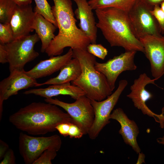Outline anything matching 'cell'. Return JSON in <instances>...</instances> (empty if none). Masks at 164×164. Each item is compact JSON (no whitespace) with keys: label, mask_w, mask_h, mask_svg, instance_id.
<instances>
[{"label":"cell","mask_w":164,"mask_h":164,"mask_svg":"<svg viewBox=\"0 0 164 164\" xmlns=\"http://www.w3.org/2000/svg\"><path fill=\"white\" fill-rule=\"evenodd\" d=\"M33 102L11 115L9 121L18 129L32 135H43L56 130L64 122L73 123L67 113L49 103Z\"/></svg>","instance_id":"cell-1"},{"label":"cell","mask_w":164,"mask_h":164,"mask_svg":"<svg viewBox=\"0 0 164 164\" xmlns=\"http://www.w3.org/2000/svg\"><path fill=\"white\" fill-rule=\"evenodd\" d=\"M53 0L54 5L51 7L52 10L59 32L45 52L48 56H52L60 55L67 47L73 50H87L91 40L77 26L71 0Z\"/></svg>","instance_id":"cell-2"},{"label":"cell","mask_w":164,"mask_h":164,"mask_svg":"<svg viewBox=\"0 0 164 164\" xmlns=\"http://www.w3.org/2000/svg\"><path fill=\"white\" fill-rule=\"evenodd\" d=\"M95 12L98 19L96 26L111 46L121 47L125 51L144 54L142 43L132 30L127 12L113 7L97 9Z\"/></svg>","instance_id":"cell-3"},{"label":"cell","mask_w":164,"mask_h":164,"mask_svg":"<svg viewBox=\"0 0 164 164\" xmlns=\"http://www.w3.org/2000/svg\"><path fill=\"white\" fill-rule=\"evenodd\" d=\"M73 58L79 61L81 69L80 76L71 81L72 84L77 86L85 93L91 100L100 101L112 94L105 76L95 67V56L87 50H73Z\"/></svg>","instance_id":"cell-4"},{"label":"cell","mask_w":164,"mask_h":164,"mask_svg":"<svg viewBox=\"0 0 164 164\" xmlns=\"http://www.w3.org/2000/svg\"><path fill=\"white\" fill-rule=\"evenodd\" d=\"M153 7L142 0H137L127 12L132 30L139 39L148 35H162L158 23L151 13Z\"/></svg>","instance_id":"cell-5"},{"label":"cell","mask_w":164,"mask_h":164,"mask_svg":"<svg viewBox=\"0 0 164 164\" xmlns=\"http://www.w3.org/2000/svg\"><path fill=\"white\" fill-rule=\"evenodd\" d=\"M39 39L38 35L35 33L14 39L4 44L10 72L24 70V67L27 63L39 56V53L34 48Z\"/></svg>","instance_id":"cell-6"},{"label":"cell","mask_w":164,"mask_h":164,"mask_svg":"<svg viewBox=\"0 0 164 164\" xmlns=\"http://www.w3.org/2000/svg\"><path fill=\"white\" fill-rule=\"evenodd\" d=\"M62 141L58 135L48 137H34L21 132L19 138V149L26 164H32L46 150L59 151Z\"/></svg>","instance_id":"cell-7"},{"label":"cell","mask_w":164,"mask_h":164,"mask_svg":"<svg viewBox=\"0 0 164 164\" xmlns=\"http://www.w3.org/2000/svg\"><path fill=\"white\" fill-rule=\"evenodd\" d=\"M44 101L64 109L84 135L88 134L94 121V112L91 99L86 96L80 97L72 103H66L56 98H46Z\"/></svg>","instance_id":"cell-8"},{"label":"cell","mask_w":164,"mask_h":164,"mask_svg":"<svg viewBox=\"0 0 164 164\" xmlns=\"http://www.w3.org/2000/svg\"><path fill=\"white\" fill-rule=\"evenodd\" d=\"M125 80H120L116 90L105 100H91L94 112V119L88 135L91 139H96L103 128L110 122V116L122 93L128 85Z\"/></svg>","instance_id":"cell-9"},{"label":"cell","mask_w":164,"mask_h":164,"mask_svg":"<svg viewBox=\"0 0 164 164\" xmlns=\"http://www.w3.org/2000/svg\"><path fill=\"white\" fill-rule=\"evenodd\" d=\"M155 79H151L145 73L141 74L134 81L131 86V92L127 95L133 103L134 106L140 110L144 115L153 118L155 121L159 123L160 127H164V114H157L152 111L147 106L146 103L153 97L152 94L145 89L149 84L158 86L155 83Z\"/></svg>","instance_id":"cell-10"},{"label":"cell","mask_w":164,"mask_h":164,"mask_svg":"<svg viewBox=\"0 0 164 164\" xmlns=\"http://www.w3.org/2000/svg\"><path fill=\"white\" fill-rule=\"evenodd\" d=\"M136 51H125L119 55L110 59L106 62L100 63L97 61L95 69L106 77L111 90L115 87L116 81L119 75L126 71L135 70L137 66L134 62Z\"/></svg>","instance_id":"cell-11"},{"label":"cell","mask_w":164,"mask_h":164,"mask_svg":"<svg viewBox=\"0 0 164 164\" xmlns=\"http://www.w3.org/2000/svg\"><path fill=\"white\" fill-rule=\"evenodd\" d=\"M139 40L149 61L152 75L157 80L164 75V36L148 35Z\"/></svg>","instance_id":"cell-12"},{"label":"cell","mask_w":164,"mask_h":164,"mask_svg":"<svg viewBox=\"0 0 164 164\" xmlns=\"http://www.w3.org/2000/svg\"><path fill=\"white\" fill-rule=\"evenodd\" d=\"M24 70L10 72L9 76L0 82V120L2 119L4 101L16 95L19 91L34 86L39 83L36 79L29 76Z\"/></svg>","instance_id":"cell-13"},{"label":"cell","mask_w":164,"mask_h":164,"mask_svg":"<svg viewBox=\"0 0 164 164\" xmlns=\"http://www.w3.org/2000/svg\"><path fill=\"white\" fill-rule=\"evenodd\" d=\"M35 14L31 4L16 5L10 22L14 39L28 36L34 31L32 27Z\"/></svg>","instance_id":"cell-14"},{"label":"cell","mask_w":164,"mask_h":164,"mask_svg":"<svg viewBox=\"0 0 164 164\" xmlns=\"http://www.w3.org/2000/svg\"><path fill=\"white\" fill-rule=\"evenodd\" d=\"M110 119L115 120L120 124L121 128L118 132L125 143L131 146L137 154L140 152L141 149L137 140L139 131L136 122L128 118L120 108L113 111L110 115Z\"/></svg>","instance_id":"cell-15"},{"label":"cell","mask_w":164,"mask_h":164,"mask_svg":"<svg viewBox=\"0 0 164 164\" xmlns=\"http://www.w3.org/2000/svg\"><path fill=\"white\" fill-rule=\"evenodd\" d=\"M77 8L74 13L79 20L80 29L90 39L91 43H96L97 27L92 9L87 0H73Z\"/></svg>","instance_id":"cell-16"},{"label":"cell","mask_w":164,"mask_h":164,"mask_svg":"<svg viewBox=\"0 0 164 164\" xmlns=\"http://www.w3.org/2000/svg\"><path fill=\"white\" fill-rule=\"evenodd\" d=\"M73 49L70 48L63 55L51 56L49 59L41 60L26 73L34 79L50 75L60 70L67 62L73 58Z\"/></svg>","instance_id":"cell-17"},{"label":"cell","mask_w":164,"mask_h":164,"mask_svg":"<svg viewBox=\"0 0 164 164\" xmlns=\"http://www.w3.org/2000/svg\"><path fill=\"white\" fill-rule=\"evenodd\" d=\"M25 94H33L45 97L52 98L59 95L70 96L75 100L85 95V92L79 87L71 84L70 82L52 84L45 88L33 89L25 91Z\"/></svg>","instance_id":"cell-18"},{"label":"cell","mask_w":164,"mask_h":164,"mask_svg":"<svg viewBox=\"0 0 164 164\" xmlns=\"http://www.w3.org/2000/svg\"><path fill=\"white\" fill-rule=\"evenodd\" d=\"M60 70V72L57 76L43 83H38L36 87L70 82L77 79L81 72V67L78 60L73 58L65 64Z\"/></svg>","instance_id":"cell-19"},{"label":"cell","mask_w":164,"mask_h":164,"mask_svg":"<svg viewBox=\"0 0 164 164\" xmlns=\"http://www.w3.org/2000/svg\"><path fill=\"white\" fill-rule=\"evenodd\" d=\"M32 27L41 40V51L45 52L55 37L54 32L57 28L42 15L36 12Z\"/></svg>","instance_id":"cell-20"},{"label":"cell","mask_w":164,"mask_h":164,"mask_svg":"<svg viewBox=\"0 0 164 164\" xmlns=\"http://www.w3.org/2000/svg\"><path fill=\"white\" fill-rule=\"evenodd\" d=\"M137 0H89L93 10L108 7L122 9L127 12Z\"/></svg>","instance_id":"cell-21"},{"label":"cell","mask_w":164,"mask_h":164,"mask_svg":"<svg viewBox=\"0 0 164 164\" xmlns=\"http://www.w3.org/2000/svg\"><path fill=\"white\" fill-rule=\"evenodd\" d=\"M16 4L12 0H0V22L10 23Z\"/></svg>","instance_id":"cell-22"},{"label":"cell","mask_w":164,"mask_h":164,"mask_svg":"<svg viewBox=\"0 0 164 164\" xmlns=\"http://www.w3.org/2000/svg\"><path fill=\"white\" fill-rule=\"evenodd\" d=\"M36 6L34 11L42 15L57 28V24L52 13L51 7L47 0H34Z\"/></svg>","instance_id":"cell-23"},{"label":"cell","mask_w":164,"mask_h":164,"mask_svg":"<svg viewBox=\"0 0 164 164\" xmlns=\"http://www.w3.org/2000/svg\"><path fill=\"white\" fill-rule=\"evenodd\" d=\"M14 39L13 31L10 23H0V43L5 44Z\"/></svg>","instance_id":"cell-24"},{"label":"cell","mask_w":164,"mask_h":164,"mask_svg":"<svg viewBox=\"0 0 164 164\" xmlns=\"http://www.w3.org/2000/svg\"><path fill=\"white\" fill-rule=\"evenodd\" d=\"M87 51L91 54L102 60H104L108 53L107 50L101 44L91 43L88 45Z\"/></svg>","instance_id":"cell-25"},{"label":"cell","mask_w":164,"mask_h":164,"mask_svg":"<svg viewBox=\"0 0 164 164\" xmlns=\"http://www.w3.org/2000/svg\"><path fill=\"white\" fill-rule=\"evenodd\" d=\"M57 151L52 150H45L32 164H52L51 160L57 155Z\"/></svg>","instance_id":"cell-26"},{"label":"cell","mask_w":164,"mask_h":164,"mask_svg":"<svg viewBox=\"0 0 164 164\" xmlns=\"http://www.w3.org/2000/svg\"><path fill=\"white\" fill-rule=\"evenodd\" d=\"M151 13L158 23L162 34H164V12L161 9L160 5H157L154 7Z\"/></svg>","instance_id":"cell-27"},{"label":"cell","mask_w":164,"mask_h":164,"mask_svg":"<svg viewBox=\"0 0 164 164\" xmlns=\"http://www.w3.org/2000/svg\"><path fill=\"white\" fill-rule=\"evenodd\" d=\"M84 135L80 128L75 124H71L68 133V136L70 138L79 139Z\"/></svg>","instance_id":"cell-28"},{"label":"cell","mask_w":164,"mask_h":164,"mask_svg":"<svg viewBox=\"0 0 164 164\" xmlns=\"http://www.w3.org/2000/svg\"><path fill=\"white\" fill-rule=\"evenodd\" d=\"M15 163V158L13 151L9 149L5 154L0 164H14Z\"/></svg>","instance_id":"cell-29"},{"label":"cell","mask_w":164,"mask_h":164,"mask_svg":"<svg viewBox=\"0 0 164 164\" xmlns=\"http://www.w3.org/2000/svg\"><path fill=\"white\" fill-rule=\"evenodd\" d=\"M72 123L64 122L57 125L56 128L61 135L66 137L68 136V133L70 125Z\"/></svg>","instance_id":"cell-30"},{"label":"cell","mask_w":164,"mask_h":164,"mask_svg":"<svg viewBox=\"0 0 164 164\" xmlns=\"http://www.w3.org/2000/svg\"><path fill=\"white\" fill-rule=\"evenodd\" d=\"M0 63H8L7 52L4 44H0Z\"/></svg>","instance_id":"cell-31"},{"label":"cell","mask_w":164,"mask_h":164,"mask_svg":"<svg viewBox=\"0 0 164 164\" xmlns=\"http://www.w3.org/2000/svg\"><path fill=\"white\" fill-rule=\"evenodd\" d=\"M9 145L2 140H0V159H2L9 149Z\"/></svg>","instance_id":"cell-32"},{"label":"cell","mask_w":164,"mask_h":164,"mask_svg":"<svg viewBox=\"0 0 164 164\" xmlns=\"http://www.w3.org/2000/svg\"><path fill=\"white\" fill-rule=\"evenodd\" d=\"M148 4L154 7L157 5H160L164 0H142Z\"/></svg>","instance_id":"cell-33"},{"label":"cell","mask_w":164,"mask_h":164,"mask_svg":"<svg viewBox=\"0 0 164 164\" xmlns=\"http://www.w3.org/2000/svg\"><path fill=\"white\" fill-rule=\"evenodd\" d=\"M17 5H24L31 4L32 0H12Z\"/></svg>","instance_id":"cell-34"},{"label":"cell","mask_w":164,"mask_h":164,"mask_svg":"<svg viewBox=\"0 0 164 164\" xmlns=\"http://www.w3.org/2000/svg\"><path fill=\"white\" fill-rule=\"evenodd\" d=\"M138 156L137 161L136 164H142V163H145V156L142 152H139L138 154Z\"/></svg>","instance_id":"cell-35"},{"label":"cell","mask_w":164,"mask_h":164,"mask_svg":"<svg viewBox=\"0 0 164 164\" xmlns=\"http://www.w3.org/2000/svg\"><path fill=\"white\" fill-rule=\"evenodd\" d=\"M157 142L160 144L164 145V135L157 139Z\"/></svg>","instance_id":"cell-36"},{"label":"cell","mask_w":164,"mask_h":164,"mask_svg":"<svg viewBox=\"0 0 164 164\" xmlns=\"http://www.w3.org/2000/svg\"><path fill=\"white\" fill-rule=\"evenodd\" d=\"M160 5L161 9L164 12V1L161 3Z\"/></svg>","instance_id":"cell-37"},{"label":"cell","mask_w":164,"mask_h":164,"mask_svg":"<svg viewBox=\"0 0 164 164\" xmlns=\"http://www.w3.org/2000/svg\"><path fill=\"white\" fill-rule=\"evenodd\" d=\"M162 114H164V106L162 108Z\"/></svg>","instance_id":"cell-38"}]
</instances>
